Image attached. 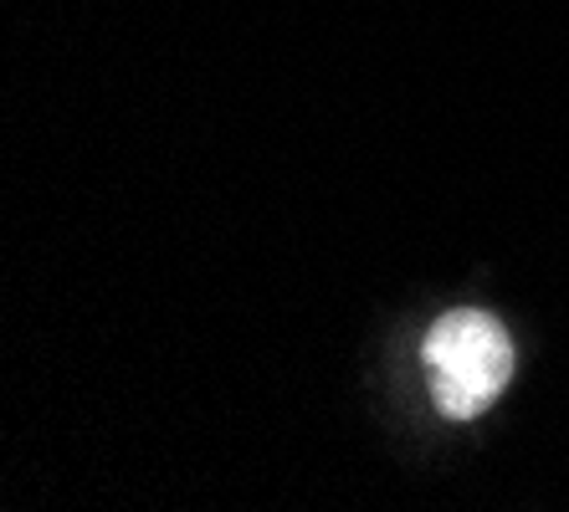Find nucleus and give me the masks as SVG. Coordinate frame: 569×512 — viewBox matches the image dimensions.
<instances>
[{
	"label": "nucleus",
	"mask_w": 569,
	"mask_h": 512,
	"mask_svg": "<svg viewBox=\"0 0 569 512\" xmlns=\"http://www.w3.org/2000/svg\"><path fill=\"white\" fill-rule=\"evenodd\" d=\"M431 400L447 421H477L513 380V339L492 313L457 308L421 343Z\"/></svg>",
	"instance_id": "obj_1"
}]
</instances>
